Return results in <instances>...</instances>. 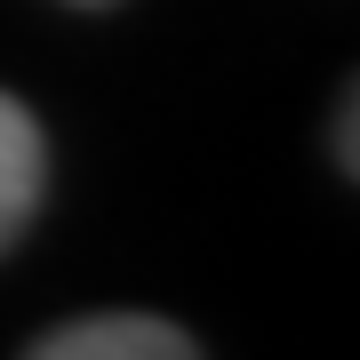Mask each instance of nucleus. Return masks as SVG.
<instances>
[{"label":"nucleus","mask_w":360,"mask_h":360,"mask_svg":"<svg viewBox=\"0 0 360 360\" xmlns=\"http://www.w3.org/2000/svg\"><path fill=\"white\" fill-rule=\"evenodd\" d=\"M40 360H193V336L144 321V312H104V321H72L32 345Z\"/></svg>","instance_id":"1"},{"label":"nucleus","mask_w":360,"mask_h":360,"mask_svg":"<svg viewBox=\"0 0 360 360\" xmlns=\"http://www.w3.org/2000/svg\"><path fill=\"white\" fill-rule=\"evenodd\" d=\"M40 184H49V144H40V120L0 89V248L32 224Z\"/></svg>","instance_id":"2"},{"label":"nucleus","mask_w":360,"mask_h":360,"mask_svg":"<svg viewBox=\"0 0 360 360\" xmlns=\"http://www.w3.org/2000/svg\"><path fill=\"white\" fill-rule=\"evenodd\" d=\"M72 8H104V0H72Z\"/></svg>","instance_id":"3"}]
</instances>
